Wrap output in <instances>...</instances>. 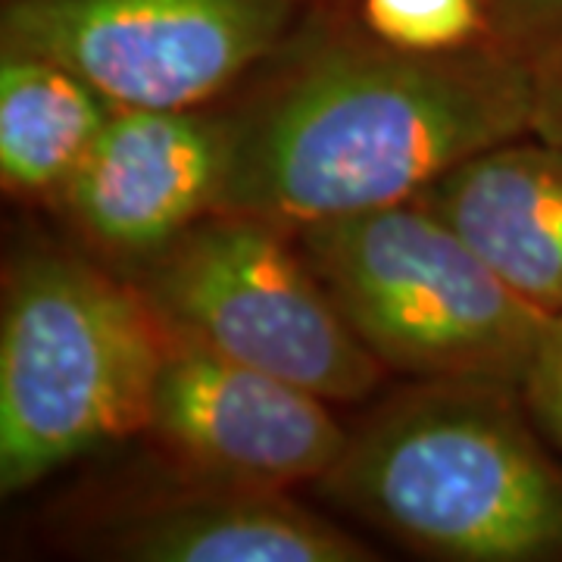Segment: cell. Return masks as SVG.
<instances>
[{
	"label": "cell",
	"mask_w": 562,
	"mask_h": 562,
	"mask_svg": "<svg viewBox=\"0 0 562 562\" xmlns=\"http://www.w3.org/2000/svg\"><path fill=\"white\" fill-rule=\"evenodd\" d=\"M538 431L513 387L416 382L347 431L316 484L441 560H562V465Z\"/></svg>",
	"instance_id": "2"
},
{
	"label": "cell",
	"mask_w": 562,
	"mask_h": 562,
	"mask_svg": "<svg viewBox=\"0 0 562 562\" xmlns=\"http://www.w3.org/2000/svg\"><path fill=\"white\" fill-rule=\"evenodd\" d=\"M416 201L543 313H562V147L503 140L431 181Z\"/></svg>",
	"instance_id": "10"
},
{
	"label": "cell",
	"mask_w": 562,
	"mask_h": 562,
	"mask_svg": "<svg viewBox=\"0 0 562 562\" xmlns=\"http://www.w3.org/2000/svg\"><path fill=\"white\" fill-rule=\"evenodd\" d=\"M325 0H0V47L57 60L116 106H213Z\"/></svg>",
	"instance_id": "6"
},
{
	"label": "cell",
	"mask_w": 562,
	"mask_h": 562,
	"mask_svg": "<svg viewBox=\"0 0 562 562\" xmlns=\"http://www.w3.org/2000/svg\"><path fill=\"white\" fill-rule=\"evenodd\" d=\"M531 138L562 147V44L535 66V122Z\"/></svg>",
	"instance_id": "15"
},
{
	"label": "cell",
	"mask_w": 562,
	"mask_h": 562,
	"mask_svg": "<svg viewBox=\"0 0 562 562\" xmlns=\"http://www.w3.org/2000/svg\"><path fill=\"white\" fill-rule=\"evenodd\" d=\"M225 172L220 106H116L60 213L120 272L157 257L216 210Z\"/></svg>",
	"instance_id": "8"
},
{
	"label": "cell",
	"mask_w": 562,
	"mask_h": 562,
	"mask_svg": "<svg viewBox=\"0 0 562 562\" xmlns=\"http://www.w3.org/2000/svg\"><path fill=\"white\" fill-rule=\"evenodd\" d=\"M216 106L225 172L213 213L301 232L416 201L462 160L531 135L535 66L487 38L403 50L362 22L360 0H325Z\"/></svg>",
	"instance_id": "1"
},
{
	"label": "cell",
	"mask_w": 562,
	"mask_h": 562,
	"mask_svg": "<svg viewBox=\"0 0 562 562\" xmlns=\"http://www.w3.org/2000/svg\"><path fill=\"white\" fill-rule=\"evenodd\" d=\"M147 431L179 469L276 491L319 482L347 443L319 394L172 331Z\"/></svg>",
	"instance_id": "7"
},
{
	"label": "cell",
	"mask_w": 562,
	"mask_h": 562,
	"mask_svg": "<svg viewBox=\"0 0 562 562\" xmlns=\"http://www.w3.org/2000/svg\"><path fill=\"white\" fill-rule=\"evenodd\" d=\"M166 331L125 276L60 244L10 254L0 313V491L147 431Z\"/></svg>",
	"instance_id": "3"
},
{
	"label": "cell",
	"mask_w": 562,
	"mask_h": 562,
	"mask_svg": "<svg viewBox=\"0 0 562 562\" xmlns=\"http://www.w3.org/2000/svg\"><path fill=\"white\" fill-rule=\"evenodd\" d=\"M362 22L394 47L443 54L487 38L484 0H360Z\"/></svg>",
	"instance_id": "12"
},
{
	"label": "cell",
	"mask_w": 562,
	"mask_h": 562,
	"mask_svg": "<svg viewBox=\"0 0 562 562\" xmlns=\"http://www.w3.org/2000/svg\"><path fill=\"white\" fill-rule=\"evenodd\" d=\"M487 41L531 66L562 44V0H484Z\"/></svg>",
	"instance_id": "13"
},
{
	"label": "cell",
	"mask_w": 562,
	"mask_h": 562,
	"mask_svg": "<svg viewBox=\"0 0 562 562\" xmlns=\"http://www.w3.org/2000/svg\"><path fill=\"white\" fill-rule=\"evenodd\" d=\"M522 401L543 438L562 453V313H553L543 328Z\"/></svg>",
	"instance_id": "14"
},
{
	"label": "cell",
	"mask_w": 562,
	"mask_h": 562,
	"mask_svg": "<svg viewBox=\"0 0 562 562\" xmlns=\"http://www.w3.org/2000/svg\"><path fill=\"white\" fill-rule=\"evenodd\" d=\"M122 276L166 331L322 401H366L387 372L344 319L294 232L272 222L206 213Z\"/></svg>",
	"instance_id": "5"
},
{
	"label": "cell",
	"mask_w": 562,
	"mask_h": 562,
	"mask_svg": "<svg viewBox=\"0 0 562 562\" xmlns=\"http://www.w3.org/2000/svg\"><path fill=\"white\" fill-rule=\"evenodd\" d=\"M125 562H369L375 553L288 491L181 469L110 513L88 543Z\"/></svg>",
	"instance_id": "9"
},
{
	"label": "cell",
	"mask_w": 562,
	"mask_h": 562,
	"mask_svg": "<svg viewBox=\"0 0 562 562\" xmlns=\"http://www.w3.org/2000/svg\"><path fill=\"white\" fill-rule=\"evenodd\" d=\"M116 103L69 66L0 47V181L13 198L57 203Z\"/></svg>",
	"instance_id": "11"
},
{
	"label": "cell",
	"mask_w": 562,
	"mask_h": 562,
	"mask_svg": "<svg viewBox=\"0 0 562 562\" xmlns=\"http://www.w3.org/2000/svg\"><path fill=\"white\" fill-rule=\"evenodd\" d=\"M294 238L384 369L522 394L550 313L419 201L316 222Z\"/></svg>",
	"instance_id": "4"
}]
</instances>
